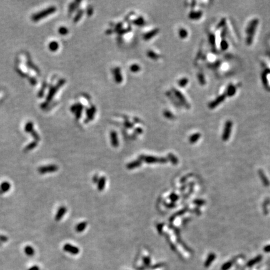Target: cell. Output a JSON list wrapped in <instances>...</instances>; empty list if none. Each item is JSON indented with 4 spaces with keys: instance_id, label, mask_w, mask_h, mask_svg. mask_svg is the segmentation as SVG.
Returning a JSON list of instances; mask_svg holds the SVG:
<instances>
[{
    "instance_id": "52a82bcc",
    "label": "cell",
    "mask_w": 270,
    "mask_h": 270,
    "mask_svg": "<svg viewBox=\"0 0 270 270\" xmlns=\"http://www.w3.org/2000/svg\"><path fill=\"white\" fill-rule=\"evenodd\" d=\"M63 250L66 252L76 255L80 253V249L78 247L73 246L70 243H66L63 246Z\"/></svg>"
},
{
    "instance_id": "e0dca14e",
    "label": "cell",
    "mask_w": 270,
    "mask_h": 270,
    "mask_svg": "<svg viewBox=\"0 0 270 270\" xmlns=\"http://www.w3.org/2000/svg\"><path fill=\"white\" fill-rule=\"evenodd\" d=\"M258 173H259V178L262 179V183H263V184L264 185V186H269V181L268 178L266 176L265 173L263 171V170H259V171H258Z\"/></svg>"
},
{
    "instance_id": "6da1fadb",
    "label": "cell",
    "mask_w": 270,
    "mask_h": 270,
    "mask_svg": "<svg viewBox=\"0 0 270 270\" xmlns=\"http://www.w3.org/2000/svg\"><path fill=\"white\" fill-rule=\"evenodd\" d=\"M56 10V8L55 6H50L49 8H48L45 9H43V11L38 12L36 14H34L32 17L31 19L33 21H40L41 19L47 17L48 16H49L50 15L53 14V13H54Z\"/></svg>"
},
{
    "instance_id": "d6986e66",
    "label": "cell",
    "mask_w": 270,
    "mask_h": 270,
    "mask_svg": "<svg viewBox=\"0 0 270 270\" xmlns=\"http://www.w3.org/2000/svg\"><path fill=\"white\" fill-rule=\"evenodd\" d=\"M141 163H142L141 161L140 160H138L134 161H132L131 163H128V165H127V168L128 170H133V169L137 168L140 166L141 165Z\"/></svg>"
},
{
    "instance_id": "44dd1931",
    "label": "cell",
    "mask_w": 270,
    "mask_h": 270,
    "mask_svg": "<svg viewBox=\"0 0 270 270\" xmlns=\"http://www.w3.org/2000/svg\"><path fill=\"white\" fill-rule=\"evenodd\" d=\"M24 252L28 256H33L35 255V249L31 246H26L24 248Z\"/></svg>"
},
{
    "instance_id": "3957f363",
    "label": "cell",
    "mask_w": 270,
    "mask_h": 270,
    "mask_svg": "<svg viewBox=\"0 0 270 270\" xmlns=\"http://www.w3.org/2000/svg\"><path fill=\"white\" fill-rule=\"evenodd\" d=\"M140 160L144 161L147 163L151 164V163H166L168 162V159H166L165 158H157L153 156H145V155H141L140 156Z\"/></svg>"
},
{
    "instance_id": "d590c367",
    "label": "cell",
    "mask_w": 270,
    "mask_h": 270,
    "mask_svg": "<svg viewBox=\"0 0 270 270\" xmlns=\"http://www.w3.org/2000/svg\"><path fill=\"white\" fill-rule=\"evenodd\" d=\"M188 83V80L186 78H183L179 80L178 85L180 86V87H185V86H186Z\"/></svg>"
},
{
    "instance_id": "4fadbf2b",
    "label": "cell",
    "mask_w": 270,
    "mask_h": 270,
    "mask_svg": "<svg viewBox=\"0 0 270 270\" xmlns=\"http://www.w3.org/2000/svg\"><path fill=\"white\" fill-rule=\"evenodd\" d=\"M11 184L8 181H3L0 184V195L6 193L11 189Z\"/></svg>"
},
{
    "instance_id": "681fc988",
    "label": "cell",
    "mask_w": 270,
    "mask_h": 270,
    "mask_svg": "<svg viewBox=\"0 0 270 270\" xmlns=\"http://www.w3.org/2000/svg\"><path fill=\"white\" fill-rule=\"evenodd\" d=\"M166 206L168 208H173V207H175V205L174 204H173V203L166 204Z\"/></svg>"
},
{
    "instance_id": "1f68e13d",
    "label": "cell",
    "mask_w": 270,
    "mask_h": 270,
    "mask_svg": "<svg viewBox=\"0 0 270 270\" xmlns=\"http://www.w3.org/2000/svg\"><path fill=\"white\" fill-rule=\"evenodd\" d=\"M147 54L149 58H151L153 60H157L160 58V56L158 54H157L156 53H155L153 51H149L148 52Z\"/></svg>"
},
{
    "instance_id": "5b68a950",
    "label": "cell",
    "mask_w": 270,
    "mask_h": 270,
    "mask_svg": "<svg viewBox=\"0 0 270 270\" xmlns=\"http://www.w3.org/2000/svg\"><path fill=\"white\" fill-rule=\"evenodd\" d=\"M25 131L26 133H30L31 134V136L35 138V140H36V141H39L40 140V137L38 134L36 133V131L34 130L33 129V124L32 122H28L26 123V124L25 125Z\"/></svg>"
},
{
    "instance_id": "cb8c5ba5",
    "label": "cell",
    "mask_w": 270,
    "mask_h": 270,
    "mask_svg": "<svg viewBox=\"0 0 270 270\" xmlns=\"http://www.w3.org/2000/svg\"><path fill=\"white\" fill-rule=\"evenodd\" d=\"M105 184H106V178L102 176L99 179V181L98 182V189L100 191H102L104 189Z\"/></svg>"
},
{
    "instance_id": "8fae6325",
    "label": "cell",
    "mask_w": 270,
    "mask_h": 270,
    "mask_svg": "<svg viewBox=\"0 0 270 270\" xmlns=\"http://www.w3.org/2000/svg\"><path fill=\"white\" fill-rule=\"evenodd\" d=\"M66 212H67L66 207H65L64 206H60L56 212V216L54 217L55 220L56 221H60L63 218L64 215L66 213Z\"/></svg>"
},
{
    "instance_id": "836d02e7",
    "label": "cell",
    "mask_w": 270,
    "mask_h": 270,
    "mask_svg": "<svg viewBox=\"0 0 270 270\" xmlns=\"http://www.w3.org/2000/svg\"><path fill=\"white\" fill-rule=\"evenodd\" d=\"M69 30L66 27L64 26H61L60 28H59L58 29V33L61 35H66L68 33Z\"/></svg>"
},
{
    "instance_id": "ba28073f",
    "label": "cell",
    "mask_w": 270,
    "mask_h": 270,
    "mask_svg": "<svg viewBox=\"0 0 270 270\" xmlns=\"http://www.w3.org/2000/svg\"><path fill=\"white\" fill-rule=\"evenodd\" d=\"M65 82H66V81L64 80H61L60 81V82L58 83L57 84V85H56L55 86H54V87L51 88V89L50 90V91L49 92V94H48V98H47V101H51V100L53 97L54 94L57 92L58 90Z\"/></svg>"
},
{
    "instance_id": "74e56055",
    "label": "cell",
    "mask_w": 270,
    "mask_h": 270,
    "mask_svg": "<svg viewBox=\"0 0 270 270\" xmlns=\"http://www.w3.org/2000/svg\"><path fill=\"white\" fill-rule=\"evenodd\" d=\"M83 15V10H80V11L78 12V13L76 14V16H75L74 18V22H75V23L78 22V21H79L80 19L82 17Z\"/></svg>"
},
{
    "instance_id": "b9f144b4",
    "label": "cell",
    "mask_w": 270,
    "mask_h": 270,
    "mask_svg": "<svg viewBox=\"0 0 270 270\" xmlns=\"http://www.w3.org/2000/svg\"><path fill=\"white\" fill-rule=\"evenodd\" d=\"M170 198L171 199V200L172 201L175 202V201H176L178 199V196L176 194L173 193V194H171V195L170 196Z\"/></svg>"
},
{
    "instance_id": "8d00e7d4",
    "label": "cell",
    "mask_w": 270,
    "mask_h": 270,
    "mask_svg": "<svg viewBox=\"0 0 270 270\" xmlns=\"http://www.w3.org/2000/svg\"><path fill=\"white\" fill-rule=\"evenodd\" d=\"M193 203L195 204L196 205H198V206H202V205H204L206 203V201L205 200H203V199H195L193 201Z\"/></svg>"
},
{
    "instance_id": "f907efd6",
    "label": "cell",
    "mask_w": 270,
    "mask_h": 270,
    "mask_svg": "<svg viewBox=\"0 0 270 270\" xmlns=\"http://www.w3.org/2000/svg\"><path fill=\"white\" fill-rule=\"evenodd\" d=\"M136 131H137V132H138V134H140V133H141L143 132V130H142V129H141V128H137V129Z\"/></svg>"
},
{
    "instance_id": "e575fe53",
    "label": "cell",
    "mask_w": 270,
    "mask_h": 270,
    "mask_svg": "<svg viewBox=\"0 0 270 270\" xmlns=\"http://www.w3.org/2000/svg\"><path fill=\"white\" fill-rule=\"evenodd\" d=\"M236 93V88L233 86H229L227 90V94L229 96H233Z\"/></svg>"
},
{
    "instance_id": "4dcf8cb0",
    "label": "cell",
    "mask_w": 270,
    "mask_h": 270,
    "mask_svg": "<svg viewBox=\"0 0 270 270\" xmlns=\"http://www.w3.org/2000/svg\"><path fill=\"white\" fill-rule=\"evenodd\" d=\"M168 158V160L173 164V165H176V164L178 163V158L175 155H173V154H169Z\"/></svg>"
},
{
    "instance_id": "7a4b0ae2",
    "label": "cell",
    "mask_w": 270,
    "mask_h": 270,
    "mask_svg": "<svg viewBox=\"0 0 270 270\" xmlns=\"http://www.w3.org/2000/svg\"><path fill=\"white\" fill-rule=\"evenodd\" d=\"M258 20L257 19H255V20H253L252 22L250 23V24L249 25L248 28H247V34H248V36H247V43L248 44H251L253 41V36H254V34L256 30V28L258 26Z\"/></svg>"
},
{
    "instance_id": "f546056e",
    "label": "cell",
    "mask_w": 270,
    "mask_h": 270,
    "mask_svg": "<svg viewBox=\"0 0 270 270\" xmlns=\"http://www.w3.org/2000/svg\"><path fill=\"white\" fill-rule=\"evenodd\" d=\"M133 23L137 26H143L144 24V20L143 17L140 16L138 18H137L136 20H134Z\"/></svg>"
},
{
    "instance_id": "7402d4cb",
    "label": "cell",
    "mask_w": 270,
    "mask_h": 270,
    "mask_svg": "<svg viewBox=\"0 0 270 270\" xmlns=\"http://www.w3.org/2000/svg\"><path fill=\"white\" fill-rule=\"evenodd\" d=\"M202 16V12H191L189 14V18L191 20H198Z\"/></svg>"
},
{
    "instance_id": "d6a6232c",
    "label": "cell",
    "mask_w": 270,
    "mask_h": 270,
    "mask_svg": "<svg viewBox=\"0 0 270 270\" xmlns=\"http://www.w3.org/2000/svg\"><path fill=\"white\" fill-rule=\"evenodd\" d=\"M130 70H131L132 72H133V73H137V72L140 71V69H141V68H140V66L138 64H132V65L130 66Z\"/></svg>"
},
{
    "instance_id": "7dc6e473",
    "label": "cell",
    "mask_w": 270,
    "mask_h": 270,
    "mask_svg": "<svg viewBox=\"0 0 270 270\" xmlns=\"http://www.w3.org/2000/svg\"><path fill=\"white\" fill-rule=\"evenodd\" d=\"M264 252H266V253H269L270 252V245H267L264 248Z\"/></svg>"
},
{
    "instance_id": "5bb4252c",
    "label": "cell",
    "mask_w": 270,
    "mask_h": 270,
    "mask_svg": "<svg viewBox=\"0 0 270 270\" xmlns=\"http://www.w3.org/2000/svg\"><path fill=\"white\" fill-rule=\"evenodd\" d=\"M96 107H91V108L86 110V115H87V118H86V121L85 123H88L90 121H91L94 117V114L96 113Z\"/></svg>"
},
{
    "instance_id": "816d5d0a",
    "label": "cell",
    "mask_w": 270,
    "mask_h": 270,
    "mask_svg": "<svg viewBox=\"0 0 270 270\" xmlns=\"http://www.w3.org/2000/svg\"><path fill=\"white\" fill-rule=\"evenodd\" d=\"M88 15H89V14H90V15H91V14H92V13H93V9L92 8H88Z\"/></svg>"
},
{
    "instance_id": "484cf974",
    "label": "cell",
    "mask_w": 270,
    "mask_h": 270,
    "mask_svg": "<svg viewBox=\"0 0 270 270\" xmlns=\"http://www.w3.org/2000/svg\"><path fill=\"white\" fill-rule=\"evenodd\" d=\"M216 258V255H215L214 253H211L209 255L207 260L206 261L205 263V266L206 267H208L211 263L214 261V259Z\"/></svg>"
},
{
    "instance_id": "c3c4849f",
    "label": "cell",
    "mask_w": 270,
    "mask_h": 270,
    "mask_svg": "<svg viewBox=\"0 0 270 270\" xmlns=\"http://www.w3.org/2000/svg\"><path fill=\"white\" fill-rule=\"evenodd\" d=\"M28 270H40V268L37 266H33L31 267L30 268H29Z\"/></svg>"
},
{
    "instance_id": "83f0119b",
    "label": "cell",
    "mask_w": 270,
    "mask_h": 270,
    "mask_svg": "<svg viewBox=\"0 0 270 270\" xmlns=\"http://www.w3.org/2000/svg\"><path fill=\"white\" fill-rule=\"evenodd\" d=\"M262 256H261V255L258 256L255 258L253 259L252 260H251L250 262H249L248 263V266H252L254 265L255 264H256L258 262H259L262 260Z\"/></svg>"
},
{
    "instance_id": "277c9868",
    "label": "cell",
    "mask_w": 270,
    "mask_h": 270,
    "mask_svg": "<svg viewBox=\"0 0 270 270\" xmlns=\"http://www.w3.org/2000/svg\"><path fill=\"white\" fill-rule=\"evenodd\" d=\"M58 170V166L56 165L51 164V165H48L46 166H42L38 168V171L41 175L47 174V173H52L56 172Z\"/></svg>"
},
{
    "instance_id": "f35d334b",
    "label": "cell",
    "mask_w": 270,
    "mask_h": 270,
    "mask_svg": "<svg viewBox=\"0 0 270 270\" xmlns=\"http://www.w3.org/2000/svg\"><path fill=\"white\" fill-rule=\"evenodd\" d=\"M77 3H78V2H75L73 3H71V5H70V6H69V12H70V13H72V12L74 11V9H76V8L77 6H78V5H76Z\"/></svg>"
},
{
    "instance_id": "ffe728a7",
    "label": "cell",
    "mask_w": 270,
    "mask_h": 270,
    "mask_svg": "<svg viewBox=\"0 0 270 270\" xmlns=\"http://www.w3.org/2000/svg\"><path fill=\"white\" fill-rule=\"evenodd\" d=\"M87 225L88 223L87 222H86V221H83V222L78 223L75 227L76 231L77 233L83 232V231H84V229L86 228V227H87Z\"/></svg>"
},
{
    "instance_id": "ab89813d",
    "label": "cell",
    "mask_w": 270,
    "mask_h": 270,
    "mask_svg": "<svg viewBox=\"0 0 270 270\" xmlns=\"http://www.w3.org/2000/svg\"><path fill=\"white\" fill-rule=\"evenodd\" d=\"M164 116H165L166 118H167L168 119L174 118V116H173V114L168 111H165V112H164Z\"/></svg>"
},
{
    "instance_id": "603a6c76",
    "label": "cell",
    "mask_w": 270,
    "mask_h": 270,
    "mask_svg": "<svg viewBox=\"0 0 270 270\" xmlns=\"http://www.w3.org/2000/svg\"><path fill=\"white\" fill-rule=\"evenodd\" d=\"M59 47H60V46H59L58 43L57 41H54L50 42L49 43V44H48V48H49V50L51 51H53V52L56 51L58 50Z\"/></svg>"
},
{
    "instance_id": "8992f818",
    "label": "cell",
    "mask_w": 270,
    "mask_h": 270,
    "mask_svg": "<svg viewBox=\"0 0 270 270\" xmlns=\"http://www.w3.org/2000/svg\"><path fill=\"white\" fill-rule=\"evenodd\" d=\"M232 126H233V123L231 121H228L226 123V124L225 125L223 133V137H222V139L224 141H226L229 139V138L230 137V134H231V129H232Z\"/></svg>"
},
{
    "instance_id": "7bdbcfd3",
    "label": "cell",
    "mask_w": 270,
    "mask_h": 270,
    "mask_svg": "<svg viewBox=\"0 0 270 270\" xmlns=\"http://www.w3.org/2000/svg\"><path fill=\"white\" fill-rule=\"evenodd\" d=\"M228 44H227V43L226 42V41H223L222 43H221V48H222V49H223V50H226V48H228Z\"/></svg>"
},
{
    "instance_id": "7c38bea8",
    "label": "cell",
    "mask_w": 270,
    "mask_h": 270,
    "mask_svg": "<svg viewBox=\"0 0 270 270\" xmlns=\"http://www.w3.org/2000/svg\"><path fill=\"white\" fill-rule=\"evenodd\" d=\"M225 98H226V95L225 94H222V95L219 96V97H218L215 101H212L211 103H209V107L210 108H211V109L216 108V107H218V104H219L222 102H223V101L225 100Z\"/></svg>"
},
{
    "instance_id": "9a60e30c",
    "label": "cell",
    "mask_w": 270,
    "mask_h": 270,
    "mask_svg": "<svg viewBox=\"0 0 270 270\" xmlns=\"http://www.w3.org/2000/svg\"><path fill=\"white\" fill-rule=\"evenodd\" d=\"M110 137L112 146L114 148H117L119 146V141L117 132L112 131L110 133Z\"/></svg>"
},
{
    "instance_id": "ac0fdd59",
    "label": "cell",
    "mask_w": 270,
    "mask_h": 270,
    "mask_svg": "<svg viewBox=\"0 0 270 270\" xmlns=\"http://www.w3.org/2000/svg\"><path fill=\"white\" fill-rule=\"evenodd\" d=\"M173 91H174L175 94L176 95V96L178 98V99L179 101H181L183 104H185V106H188V103H187V101L186 100V98L184 97V96H183V94L181 92H179V91H178L176 89L173 90Z\"/></svg>"
},
{
    "instance_id": "f1b7e54d",
    "label": "cell",
    "mask_w": 270,
    "mask_h": 270,
    "mask_svg": "<svg viewBox=\"0 0 270 270\" xmlns=\"http://www.w3.org/2000/svg\"><path fill=\"white\" fill-rule=\"evenodd\" d=\"M178 34H179V37L181 38H182V39H184V38H186L188 36V31L184 28L179 29V31H178Z\"/></svg>"
},
{
    "instance_id": "ee69618b",
    "label": "cell",
    "mask_w": 270,
    "mask_h": 270,
    "mask_svg": "<svg viewBox=\"0 0 270 270\" xmlns=\"http://www.w3.org/2000/svg\"><path fill=\"white\" fill-rule=\"evenodd\" d=\"M7 240H8V238L6 236H2V235L0 236V241H1V242H7Z\"/></svg>"
},
{
    "instance_id": "60d3db41",
    "label": "cell",
    "mask_w": 270,
    "mask_h": 270,
    "mask_svg": "<svg viewBox=\"0 0 270 270\" xmlns=\"http://www.w3.org/2000/svg\"><path fill=\"white\" fill-rule=\"evenodd\" d=\"M231 266H232V263L231 262H228L223 265L221 269H222V270H228L229 268L231 267Z\"/></svg>"
},
{
    "instance_id": "d4e9b609",
    "label": "cell",
    "mask_w": 270,
    "mask_h": 270,
    "mask_svg": "<svg viewBox=\"0 0 270 270\" xmlns=\"http://www.w3.org/2000/svg\"><path fill=\"white\" fill-rule=\"evenodd\" d=\"M200 137H201V134L199 133H195L193 134H192L191 136L189 138V141L191 144L195 143L198 141V140L200 138Z\"/></svg>"
},
{
    "instance_id": "bcb514c9",
    "label": "cell",
    "mask_w": 270,
    "mask_h": 270,
    "mask_svg": "<svg viewBox=\"0 0 270 270\" xmlns=\"http://www.w3.org/2000/svg\"><path fill=\"white\" fill-rule=\"evenodd\" d=\"M124 126H126L128 128H131L133 127V124L128 121H126L124 123Z\"/></svg>"
},
{
    "instance_id": "2e32d148",
    "label": "cell",
    "mask_w": 270,
    "mask_h": 270,
    "mask_svg": "<svg viewBox=\"0 0 270 270\" xmlns=\"http://www.w3.org/2000/svg\"><path fill=\"white\" fill-rule=\"evenodd\" d=\"M158 33H159L158 29H155V30H153L152 31L148 32L147 33H146L144 35V36H143L144 40L146 41H148V40L151 39V38H153L155 36H156Z\"/></svg>"
},
{
    "instance_id": "9c48e42d",
    "label": "cell",
    "mask_w": 270,
    "mask_h": 270,
    "mask_svg": "<svg viewBox=\"0 0 270 270\" xmlns=\"http://www.w3.org/2000/svg\"><path fill=\"white\" fill-rule=\"evenodd\" d=\"M82 110H83V107L80 103L75 104L71 107V111L75 114L76 118L77 119H79L81 118Z\"/></svg>"
},
{
    "instance_id": "4316f807",
    "label": "cell",
    "mask_w": 270,
    "mask_h": 270,
    "mask_svg": "<svg viewBox=\"0 0 270 270\" xmlns=\"http://www.w3.org/2000/svg\"><path fill=\"white\" fill-rule=\"evenodd\" d=\"M37 144H38V143H37L36 141H34V142H32V143H31L30 144H28V145L24 148V151L27 153L28 151H31L32 150L35 149L37 147Z\"/></svg>"
},
{
    "instance_id": "f6af8a7d",
    "label": "cell",
    "mask_w": 270,
    "mask_h": 270,
    "mask_svg": "<svg viewBox=\"0 0 270 270\" xmlns=\"http://www.w3.org/2000/svg\"><path fill=\"white\" fill-rule=\"evenodd\" d=\"M98 181H99V178H98V175H94V176H93V183H97L98 182Z\"/></svg>"
},
{
    "instance_id": "30bf717a",
    "label": "cell",
    "mask_w": 270,
    "mask_h": 270,
    "mask_svg": "<svg viewBox=\"0 0 270 270\" xmlns=\"http://www.w3.org/2000/svg\"><path fill=\"white\" fill-rule=\"evenodd\" d=\"M113 74L114 81L117 83H121L123 81V76L121 73V69L119 67H116L113 70Z\"/></svg>"
}]
</instances>
